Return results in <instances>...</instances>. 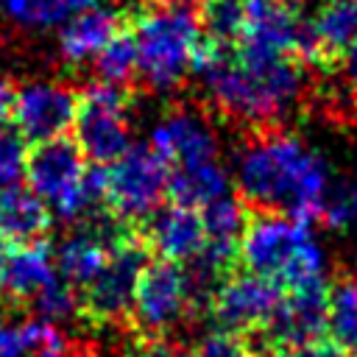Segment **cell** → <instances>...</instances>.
Segmentation results:
<instances>
[{
	"mask_svg": "<svg viewBox=\"0 0 357 357\" xmlns=\"http://www.w3.org/2000/svg\"><path fill=\"white\" fill-rule=\"evenodd\" d=\"M307 67L301 59L245 45H212L204 39L192 73L209 103L234 123L282 128L307 98Z\"/></svg>",
	"mask_w": 357,
	"mask_h": 357,
	"instance_id": "1",
	"label": "cell"
},
{
	"mask_svg": "<svg viewBox=\"0 0 357 357\" xmlns=\"http://www.w3.org/2000/svg\"><path fill=\"white\" fill-rule=\"evenodd\" d=\"M237 190L248 209L318 220L329 170L298 137L284 128H257L237 153Z\"/></svg>",
	"mask_w": 357,
	"mask_h": 357,
	"instance_id": "2",
	"label": "cell"
},
{
	"mask_svg": "<svg viewBox=\"0 0 357 357\" xmlns=\"http://www.w3.org/2000/svg\"><path fill=\"white\" fill-rule=\"evenodd\" d=\"M126 25L137 50V75L151 89H176L192 73L204 31L187 0H148Z\"/></svg>",
	"mask_w": 357,
	"mask_h": 357,
	"instance_id": "3",
	"label": "cell"
},
{
	"mask_svg": "<svg viewBox=\"0 0 357 357\" xmlns=\"http://www.w3.org/2000/svg\"><path fill=\"white\" fill-rule=\"evenodd\" d=\"M237 262L262 279H271L282 290L321 279L324 254L304 220L282 212L248 209L245 229L237 243Z\"/></svg>",
	"mask_w": 357,
	"mask_h": 357,
	"instance_id": "4",
	"label": "cell"
},
{
	"mask_svg": "<svg viewBox=\"0 0 357 357\" xmlns=\"http://www.w3.org/2000/svg\"><path fill=\"white\" fill-rule=\"evenodd\" d=\"M22 176L28 190L36 192L47 204L50 215L61 220L95 218L100 204H106L103 170L86 167V156L67 137L31 145L25 153Z\"/></svg>",
	"mask_w": 357,
	"mask_h": 357,
	"instance_id": "5",
	"label": "cell"
},
{
	"mask_svg": "<svg viewBox=\"0 0 357 357\" xmlns=\"http://www.w3.org/2000/svg\"><path fill=\"white\" fill-rule=\"evenodd\" d=\"M103 198L109 212L117 220L139 229L167 195L170 165L153 145H131L117 162L103 170Z\"/></svg>",
	"mask_w": 357,
	"mask_h": 357,
	"instance_id": "6",
	"label": "cell"
},
{
	"mask_svg": "<svg viewBox=\"0 0 357 357\" xmlns=\"http://www.w3.org/2000/svg\"><path fill=\"white\" fill-rule=\"evenodd\" d=\"M126 86L89 84L78 95L75 114V145L95 165H112L131 148V117H128Z\"/></svg>",
	"mask_w": 357,
	"mask_h": 357,
	"instance_id": "7",
	"label": "cell"
},
{
	"mask_svg": "<svg viewBox=\"0 0 357 357\" xmlns=\"http://www.w3.org/2000/svg\"><path fill=\"white\" fill-rule=\"evenodd\" d=\"M148 265V245L139 231L117 243L100 273L78 293V315L89 324H117L131 312L134 287Z\"/></svg>",
	"mask_w": 357,
	"mask_h": 357,
	"instance_id": "8",
	"label": "cell"
},
{
	"mask_svg": "<svg viewBox=\"0 0 357 357\" xmlns=\"http://www.w3.org/2000/svg\"><path fill=\"white\" fill-rule=\"evenodd\" d=\"M192 307V290L187 271L178 262L156 259L148 262L137 279L131 318L142 335H165Z\"/></svg>",
	"mask_w": 357,
	"mask_h": 357,
	"instance_id": "9",
	"label": "cell"
},
{
	"mask_svg": "<svg viewBox=\"0 0 357 357\" xmlns=\"http://www.w3.org/2000/svg\"><path fill=\"white\" fill-rule=\"evenodd\" d=\"M279 298H282V287L273 284L271 279H262L248 271H234L209 296L206 310L218 324V329L254 337L268 326Z\"/></svg>",
	"mask_w": 357,
	"mask_h": 357,
	"instance_id": "10",
	"label": "cell"
},
{
	"mask_svg": "<svg viewBox=\"0 0 357 357\" xmlns=\"http://www.w3.org/2000/svg\"><path fill=\"white\" fill-rule=\"evenodd\" d=\"M237 45L284 53L312 67L310 17L296 0H245V28Z\"/></svg>",
	"mask_w": 357,
	"mask_h": 357,
	"instance_id": "11",
	"label": "cell"
},
{
	"mask_svg": "<svg viewBox=\"0 0 357 357\" xmlns=\"http://www.w3.org/2000/svg\"><path fill=\"white\" fill-rule=\"evenodd\" d=\"M75 114L78 92L61 81H28L14 92L11 120L31 145L64 137L75 126Z\"/></svg>",
	"mask_w": 357,
	"mask_h": 357,
	"instance_id": "12",
	"label": "cell"
},
{
	"mask_svg": "<svg viewBox=\"0 0 357 357\" xmlns=\"http://www.w3.org/2000/svg\"><path fill=\"white\" fill-rule=\"evenodd\" d=\"M326 332V282L315 279L290 290H282V298L268 321V326L254 335L262 340V351L290 349L321 340Z\"/></svg>",
	"mask_w": 357,
	"mask_h": 357,
	"instance_id": "13",
	"label": "cell"
},
{
	"mask_svg": "<svg viewBox=\"0 0 357 357\" xmlns=\"http://www.w3.org/2000/svg\"><path fill=\"white\" fill-rule=\"evenodd\" d=\"M151 145L165 156L170 167H187L218 159V137L206 114L176 106L162 114L151 131Z\"/></svg>",
	"mask_w": 357,
	"mask_h": 357,
	"instance_id": "14",
	"label": "cell"
},
{
	"mask_svg": "<svg viewBox=\"0 0 357 357\" xmlns=\"http://www.w3.org/2000/svg\"><path fill=\"white\" fill-rule=\"evenodd\" d=\"M139 231L148 251H156L159 259L170 262H190L206 243L201 212L178 201L153 209L148 220L139 226Z\"/></svg>",
	"mask_w": 357,
	"mask_h": 357,
	"instance_id": "15",
	"label": "cell"
},
{
	"mask_svg": "<svg viewBox=\"0 0 357 357\" xmlns=\"http://www.w3.org/2000/svg\"><path fill=\"white\" fill-rule=\"evenodd\" d=\"M126 25L123 14L109 6H84L73 11L59 31V53L67 64L81 67L92 61Z\"/></svg>",
	"mask_w": 357,
	"mask_h": 357,
	"instance_id": "16",
	"label": "cell"
},
{
	"mask_svg": "<svg viewBox=\"0 0 357 357\" xmlns=\"http://www.w3.org/2000/svg\"><path fill=\"white\" fill-rule=\"evenodd\" d=\"M312 67L335 70L357 42V0H324L310 17Z\"/></svg>",
	"mask_w": 357,
	"mask_h": 357,
	"instance_id": "17",
	"label": "cell"
},
{
	"mask_svg": "<svg viewBox=\"0 0 357 357\" xmlns=\"http://www.w3.org/2000/svg\"><path fill=\"white\" fill-rule=\"evenodd\" d=\"M56 259L42 243L14 245L3 262L0 293L14 304H33V298L56 279Z\"/></svg>",
	"mask_w": 357,
	"mask_h": 357,
	"instance_id": "18",
	"label": "cell"
},
{
	"mask_svg": "<svg viewBox=\"0 0 357 357\" xmlns=\"http://www.w3.org/2000/svg\"><path fill=\"white\" fill-rule=\"evenodd\" d=\"M50 226L47 204L28 187L0 190V237L6 243H36Z\"/></svg>",
	"mask_w": 357,
	"mask_h": 357,
	"instance_id": "19",
	"label": "cell"
},
{
	"mask_svg": "<svg viewBox=\"0 0 357 357\" xmlns=\"http://www.w3.org/2000/svg\"><path fill=\"white\" fill-rule=\"evenodd\" d=\"M326 337L343 354H357V273H340L326 284Z\"/></svg>",
	"mask_w": 357,
	"mask_h": 357,
	"instance_id": "20",
	"label": "cell"
},
{
	"mask_svg": "<svg viewBox=\"0 0 357 357\" xmlns=\"http://www.w3.org/2000/svg\"><path fill=\"white\" fill-rule=\"evenodd\" d=\"M229 192V173L220 159L198 162L187 167H170V187L167 195L187 206H206L209 201Z\"/></svg>",
	"mask_w": 357,
	"mask_h": 357,
	"instance_id": "21",
	"label": "cell"
},
{
	"mask_svg": "<svg viewBox=\"0 0 357 357\" xmlns=\"http://www.w3.org/2000/svg\"><path fill=\"white\" fill-rule=\"evenodd\" d=\"M201 220H204V231H206L209 245L237 251L240 234H243L245 220H248V206L243 198H231L226 192V195L209 201L206 206H201Z\"/></svg>",
	"mask_w": 357,
	"mask_h": 357,
	"instance_id": "22",
	"label": "cell"
},
{
	"mask_svg": "<svg viewBox=\"0 0 357 357\" xmlns=\"http://www.w3.org/2000/svg\"><path fill=\"white\" fill-rule=\"evenodd\" d=\"M198 22L206 42L234 47L245 28V0H201Z\"/></svg>",
	"mask_w": 357,
	"mask_h": 357,
	"instance_id": "23",
	"label": "cell"
},
{
	"mask_svg": "<svg viewBox=\"0 0 357 357\" xmlns=\"http://www.w3.org/2000/svg\"><path fill=\"white\" fill-rule=\"evenodd\" d=\"M92 70L100 84H112V86H126L137 75V50L128 25H123V31L114 33V39L92 59Z\"/></svg>",
	"mask_w": 357,
	"mask_h": 357,
	"instance_id": "24",
	"label": "cell"
},
{
	"mask_svg": "<svg viewBox=\"0 0 357 357\" xmlns=\"http://www.w3.org/2000/svg\"><path fill=\"white\" fill-rule=\"evenodd\" d=\"M78 11V6H73L70 0H3V14L22 25V28H33V31H45V28H61V22Z\"/></svg>",
	"mask_w": 357,
	"mask_h": 357,
	"instance_id": "25",
	"label": "cell"
},
{
	"mask_svg": "<svg viewBox=\"0 0 357 357\" xmlns=\"http://www.w3.org/2000/svg\"><path fill=\"white\" fill-rule=\"evenodd\" d=\"M56 324L50 321H28L17 324L8 318H0V357H28L33 349L45 343Z\"/></svg>",
	"mask_w": 357,
	"mask_h": 357,
	"instance_id": "26",
	"label": "cell"
},
{
	"mask_svg": "<svg viewBox=\"0 0 357 357\" xmlns=\"http://www.w3.org/2000/svg\"><path fill=\"white\" fill-rule=\"evenodd\" d=\"M318 220L329 229H349L357 223V181L329 184Z\"/></svg>",
	"mask_w": 357,
	"mask_h": 357,
	"instance_id": "27",
	"label": "cell"
},
{
	"mask_svg": "<svg viewBox=\"0 0 357 357\" xmlns=\"http://www.w3.org/2000/svg\"><path fill=\"white\" fill-rule=\"evenodd\" d=\"M33 307H36V312L42 315V321L56 324V321H64V318H70V315L78 312V293H75L61 276H56V279L33 298Z\"/></svg>",
	"mask_w": 357,
	"mask_h": 357,
	"instance_id": "28",
	"label": "cell"
},
{
	"mask_svg": "<svg viewBox=\"0 0 357 357\" xmlns=\"http://www.w3.org/2000/svg\"><path fill=\"white\" fill-rule=\"evenodd\" d=\"M190 357H259V349L254 346L251 337L215 329V332L204 335L192 346V354Z\"/></svg>",
	"mask_w": 357,
	"mask_h": 357,
	"instance_id": "29",
	"label": "cell"
},
{
	"mask_svg": "<svg viewBox=\"0 0 357 357\" xmlns=\"http://www.w3.org/2000/svg\"><path fill=\"white\" fill-rule=\"evenodd\" d=\"M25 139L17 131L0 128V190L17 184L25 167Z\"/></svg>",
	"mask_w": 357,
	"mask_h": 357,
	"instance_id": "30",
	"label": "cell"
},
{
	"mask_svg": "<svg viewBox=\"0 0 357 357\" xmlns=\"http://www.w3.org/2000/svg\"><path fill=\"white\" fill-rule=\"evenodd\" d=\"M126 357H181V354L170 340H165V335H139Z\"/></svg>",
	"mask_w": 357,
	"mask_h": 357,
	"instance_id": "31",
	"label": "cell"
},
{
	"mask_svg": "<svg viewBox=\"0 0 357 357\" xmlns=\"http://www.w3.org/2000/svg\"><path fill=\"white\" fill-rule=\"evenodd\" d=\"M262 357H346L337 346H332L329 340H315V343H304V346H290V349H273L265 351Z\"/></svg>",
	"mask_w": 357,
	"mask_h": 357,
	"instance_id": "32",
	"label": "cell"
},
{
	"mask_svg": "<svg viewBox=\"0 0 357 357\" xmlns=\"http://www.w3.org/2000/svg\"><path fill=\"white\" fill-rule=\"evenodd\" d=\"M64 354H67V340H64L61 329L53 326L50 335L45 337V343H42L39 349H33L28 357H64Z\"/></svg>",
	"mask_w": 357,
	"mask_h": 357,
	"instance_id": "33",
	"label": "cell"
},
{
	"mask_svg": "<svg viewBox=\"0 0 357 357\" xmlns=\"http://www.w3.org/2000/svg\"><path fill=\"white\" fill-rule=\"evenodd\" d=\"M343 61V78H346V89L351 95V100L357 103V42L346 50V56L340 59Z\"/></svg>",
	"mask_w": 357,
	"mask_h": 357,
	"instance_id": "34",
	"label": "cell"
},
{
	"mask_svg": "<svg viewBox=\"0 0 357 357\" xmlns=\"http://www.w3.org/2000/svg\"><path fill=\"white\" fill-rule=\"evenodd\" d=\"M14 86H11V81L0 73V128L6 126V120L11 117V109H14Z\"/></svg>",
	"mask_w": 357,
	"mask_h": 357,
	"instance_id": "35",
	"label": "cell"
},
{
	"mask_svg": "<svg viewBox=\"0 0 357 357\" xmlns=\"http://www.w3.org/2000/svg\"><path fill=\"white\" fill-rule=\"evenodd\" d=\"M6 257H8V248H6V240L0 237V273H3V262H6Z\"/></svg>",
	"mask_w": 357,
	"mask_h": 357,
	"instance_id": "36",
	"label": "cell"
},
{
	"mask_svg": "<svg viewBox=\"0 0 357 357\" xmlns=\"http://www.w3.org/2000/svg\"><path fill=\"white\" fill-rule=\"evenodd\" d=\"M70 3H73V6H78V8H84V6H89L92 0H70Z\"/></svg>",
	"mask_w": 357,
	"mask_h": 357,
	"instance_id": "37",
	"label": "cell"
},
{
	"mask_svg": "<svg viewBox=\"0 0 357 357\" xmlns=\"http://www.w3.org/2000/svg\"><path fill=\"white\" fill-rule=\"evenodd\" d=\"M123 3H139V6H142V3H148V0H123Z\"/></svg>",
	"mask_w": 357,
	"mask_h": 357,
	"instance_id": "38",
	"label": "cell"
}]
</instances>
